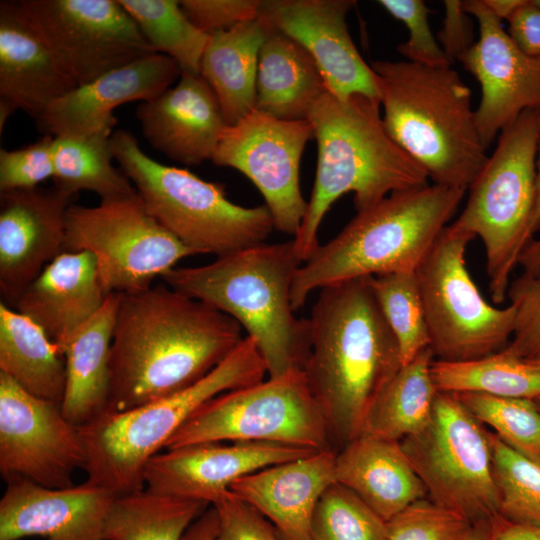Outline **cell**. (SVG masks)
Masks as SVG:
<instances>
[{
  "label": "cell",
  "instance_id": "1",
  "mask_svg": "<svg viewBox=\"0 0 540 540\" xmlns=\"http://www.w3.org/2000/svg\"><path fill=\"white\" fill-rule=\"evenodd\" d=\"M241 333L227 314L165 283L119 294L105 410L127 411L190 386L240 344Z\"/></svg>",
  "mask_w": 540,
  "mask_h": 540
},
{
  "label": "cell",
  "instance_id": "2",
  "mask_svg": "<svg viewBox=\"0 0 540 540\" xmlns=\"http://www.w3.org/2000/svg\"><path fill=\"white\" fill-rule=\"evenodd\" d=\"M303 371L343 446L362 434L366 417L403 366L399 347L371 286L360 277L319 290Z\"/></svg>",
  "mask_w": 540,
  "mask_h": 540
},
{
  "label": "cell",
  "instance_id": "3",
  "mask_svg": "<svg viewBox=\"0 0 540 540\" xmlns=\"http://www.w3.org/2000/svg\"><path fill=\"white\" fill-rule=\"evenodd\" d=\"M379 100L355 94L339 99L326 90L307 120L317 142L311 198L293 241L305 262L320 245L323 218L342 195L352 192L358 211L389 194L428 185L426 171L389 135Z\"/></svg>",
  "mask_w": 540,
  "mask_h": 540
},
{
  "label": "cell",
  "instance_id": "4",
  "mask_svg": "<svg viewBox=\"0 0 540 540\" xmlns=\"http://www.w3.org/2000/svg\"><path fill=\"white\" fill-rule=\"evenodd\" d=\"M302 263L291 239L265 242L201 266H175L161 279L237 321L256 343L269 377H279L303 370L309 353V319L295 315L291 300Z\"/></svg>",
  "mask_w": 540,
  "mask_h": 540
},
{
  "label": "cell",
  "instance_id": "5",
  "mask_svg": "<svg viewBox=\"0 0 540 540\" xmlns=\"http://www.w3.org/2000/svg\"><path fill=\"white\" fill-rule=\"evenodd\" d=\"M466 190L437 184L396 191L358 211L298 268L293 309L315 290L360 277L416 272L455 215Z\"/></svg>",
  "mask_w": 540,
  "mask_h": 540
},
{
  "label": "cell",
  "instance_id": "6",
  "mask_svg": "<svg viewBox=\"0 0 540 540\" xmlns=\"http://www.w3.org/2000/svg\"><path fill=\"white\" fill-rule=\"evenodd\" d=\"M383 122L391 138L433 184L467 190L488 156L471 107V93L451 65L371 63Z\"/></svg>",
  "mask_w": 540,
  "mask_h": 540
},
{
  "label": "cell",
  "instance_id": "7",
  "mask_svg": "<svg viewBox=\"0 0 540 540\" xmlns=\"http://www.w3.org/2000/svg\"><path fill=\"white\" fill-rule=\"evenodd\" d=\"M265 361L245 336L208 374L165 398L122 412L104 410L79 427L87 481L124 495L145 488L147 461L206 402L224 392L264 380Z\"/></svg>",
  "mask_w": 540,
  "mask_h": 540
},
{
  "label": "cell",
  "instance_id": "8",
  "mask_svg": "<svg viewBox=\"0 0 540 540\" xmlns=\"http://www.w3.org/2000/svg\"><path fill=\"white\" fill-rule=\"evenodd\" d=\"M110 146L150 214L195 255L219 257L256 246L275 229L266 206L235 204L222 185L155 161L131 132L114 131Z\"/></svg>",
  "mask_w": 540,
  "mask_h": 540
},
{
  "label": "cell",
  "instance_id": "9",
  "mask_svg": "<svg viewBox=\"0 0 540 540\" xmlns=\"http://www.w3.org/2000/svg\"><path fill=\"white\" fill-rule=\"evenodd\" d=\"M540 108L527 109L499 135L497 146L468 187L451 223L482 240L493 302L506 299L510 276L531 241Z\"/></svg>",
  "mask_w": 540,
  "mask_h": 540
},
{
  "label": "cell",
  "instance_id": "10",
  "mask_svg": "<svg viewBox=\"0 0 540 540\" xmlns=\"http://www.w3.org/2000/svg\"><path fill=\"white\" fill-rule=\"evenodd\" d=\"M325 414L302 369L224 392L201 406L164 449L219 442H262L330 449Z\"/></svg>",
  "mask_w": 540,
  "mask_h": 540
},
{
  "label": "cell",
  "instance_id": "11",
  "mask_svg": "<svg viewBox=\"0 0 540 540\" xmlns=\"http://www.w3.org/2000/svg\"><path fill=\"white\" fill-rule=\"evenodd\" d=\"M475 237L449 224L415 275L436 360L465 361L504 349L515 329L516 310L488 303L465 260Z\"/></svg>",
  "mask_w": 540,
  "mask_h": 540
},
{
  "label": "cell",
  "instance_id": "12",
  "mask_svg": "<svg viewBox=\"0 0 540 540\" xmlns=\"http://www.w3.org/2000/svg\"><path fill=\"white\" fill-rule=\"evenodd\" d=\"M399 443L427 499L472 524L499 514L488 432L455 394L438 391L427 425Z\"/></svg>",
  "mask_w": 540,
  "mask_h": 540
},
{
  "label": "cell",
  "instance_id": "13",
  "mask_svg": "<svg viewBox=\"0 0 540 540\" xmlns=\"http://www.w3.org/2000/svg\"><path fill=\"white\" fill-rule=\"evenodd\" d=\"M65 251L95 257L107 295L145 290L181 259L195 255L150 214L137 192L93 207L72 204Z\"/></svg>",
  "mask_w": 540,
  "mask_h": 540
},
{
  "label": "cell",
  "instance_id": "14",
  "mask_svg": "<svg viewBox=\"0 0 540 540\" xmlns=\"http://www.w3.org/2000/svg\"><path fill=\"white\" fill-rule=\"evenodd\" d=\"M77 86L156 53L118 0L20 1Z\"/></svg>",
  "mask_w": 540,
  "mask_h": 540
},
{
  "label": "cell",
  "instance_id": "15",
  "mask_svg": "<svg viewBox=\"0 0 540 540\" xmlns=\"http://www.w3.org/2000/svg\"><path fill=\"white\" fill-rule=\"evenodd\" d=\"M312 138L308 120H282L254 109L226 125L211 161L245 175L264 197L275 229L294 238L308 207L300 162Z\"/></svg>",
  "mask_w": 540,
  "mask_h": 540
},
{
  "label": "cell",
  "instance_id": "16",
  "mask_svg": "<svg viewBox=\"0 0 540 540\" xmlns=\"http://www.w3.org/2000/svg\"><path fill=\"white\" fill-rule=\"evenodd\" d=\"M86 452L79 427L61 406L38 398L0 372V473L48 488L73 486Z\"/></svg>",
  "mask_w": 540,
  "mask_h": 540
},
{
  "label": "cell",
  "instance_id": "17",
  "mask_svg": "<svg viewBox=\"0 0 540 540\" xmlns=\"http://www.w3.org/2000/svg\"><path fill=\"white\" fill-rule=\"evenodd\" d=\"M463 8L477 20L479 39L458 60L481 86L475 120L487 149L522 112L540 108V58L515 45L484 0L463 1Z\"/></svg>",
  "mask_w": 540,
  "mask_h": 540
},
{
  "label": "cell",
  "instance_id": "18",
  "mask_svg": "<svg viewBox=\"0 0 540 540\" xmlns=\"http://www.w3.org/2000/svg\"><path fill=\"white\" fill-rule=\"evenodd\" d=\"M354 4L351 0H264L258 19L295 40L312 56L335 97L360 94L380 101L376 74L348 31L346 16Z\"/></svg>",
  "mask_w": 540,
  "mask_h": 540
},
{
  "label": "cell",
  "instance_id": "19",
  "mask_svg": "<svg viewBox=\"0 0 540 540\" xmlns=\"http://www.w3.org/2000/svg\"><path fill=\"white\" fill-rule=\"evenodd\" d=\"M75 196L51 189L0 192L1 302L13 308L26 287L65 252L67 211Z\"/></svg>",
  "mask_w": 540,
  "mask_h": 540
},
{
  "label": "cell",
  "instance_id": "20",
  "mask_svg": "<svg viewBox=\"0 0 540 540\" xmlns=\"http://www.w3.org/2000/svg\"><path fill=\"white\" fill-rule=\"evenodd\" d=\"M313 450L262 442L204 443L165 449L143 471L150 491L213 504L239 478Z\"/></svg>",
  "mask_w": 540,
  "mask_h": 540
},
{
  "label": "cell",
  "instance_id": "21",
  "mask_svg": "<svg viewBox=\"0 0 540 540\" xmlns=\"http://www.w3.org/2000/svg\"><path fill=\"white\" fill-rule=\"evenodd\" d=\"M116 496L89 481L66 488H48L25 479L9 481L0 500V540L31 536L104 540Z\"/></svg>",
  "mask_w": 540,
  "mask_h": 540
},
{
  "label": "cell",
  "instance_id": "22",
  "mask_svg": "<svg viewBox=\"0 0 540 540\" xmlns=\"http://www.w3.org/2000/svg\"><path fill=\"white\" fill-rule=\"evenodd\" d=\"M180 66L170 57L153 53L97 79L75 87L51 103L36 121L45 135L112 134L117 123L113 110L140 100L148 101L181 76Z\"/></svg>",
  "mask_w": 540,
  "mask_h": 540
},
{
  "label": "cell",
  "instance_id": "23",
  "mask_svg": "<svg viewBox=\"0 0 540 540\" xmlns=\"http://www.w3.org/2000/svg\"><path fill=\"white\" fill-rule=\"evenodd\" d=\"M136 117L147 142L184 165L211 160L226 123L200 73L182 71L177 84L142 102Z\"/></svg>",
  "mask_w": 540,
  "mask_h": 540
},
{
  "label": "cell",
  "instance_id": "24",
  "mask_svg": "<svg viewBox=\"0 0 540 540\" xmlns=\"http://www.w3.org/2000/svg\"><path fill=\"white\" fill-rule=\"evenodd\" d=\"M77 87L27 18L20 1L0 3V131L21 109L35 120Z\"/></svg>",
  "mask_w": 540,
  "mask_h": 540
},
{
  "label": "cell",
  "instance_id": "25",
  "mask_svg": "<svg viewBox=\"0 0 540 540\" xmlns=\"http://www.w3.org/2000/svg\"><path fill=\"white\" fill-rule=\"evenodd\" d=\"M335 458L332 448L313 452L245 475L229 491L268 519L284 540H311L317 503L335 483Z\"/></svg>",
  "mask_w": 540,
  "mask_h": 540
},
{
  "label": "cell",
  "instance_id": "26",
  "mask_svg": "<svg viewBox=\"0 0 540 540\" xmlns=\"http://www.w3.org/2000/svg\"><path fill=\"white\" fill-rule=\"evenodd\" d=\"M105 293L95 257L63 252L26 287L13 309L37 324L63 351L103 306Z\"/></svg>",
  "mask_w": 540,
  "mask_h": 540
},
{
  "label": "cell",
  "instance_id": "27",
  "mask_svg": "<svg viewBox=\"0 0 540 540\" xmlns=\"http://www.w3.org/2000/svg\"><path fill=\"white\" fill-rule=\"evenodd\" d=\"M335 482L354 492L387 522L427 498L400 443L365 433L336 453Z\"/></svg>",
  "mask_w": 540,
  "mask_h": 540
},
{
  "label": "cell",
  "instance_id": "28",
  "mask_svg": "<svg viewBox=\"0 0 540 540\" xmlns=\"http://www.w3.org/2000/svg\"><path fill=\"white\" fill-rule=\"evenodd\" d=\"M119 294L110 293L100 310L70 339L63 351L66 385L61 410L80 427L107 408L110 349Z\"/></svg>",
  "mask_w": 540,
  "mask_h": 540
},
{
  "label": "cell",
  "instance_id": "29",
  "mask_svg": "<svg viewBox=\"0 0 540 540\" xmlns=\"http://www.w3.org/2000/svg\"><path fill=\"white\" fill-rule=\"evenodd\" d=\"M267 29L259 53L255 109L282 120H307L327 90L324 79L299 43Z\"/></svg>",
  "mask_w": 540,
  "mask_h": 540
},
{
  "label": "cell",
  "instance_id": "30",
  "mask_svg": "<svg viewBox=\"0 0 540 540\" xmlns=\"http://www.w3.org/2000/svg\"><path fill=\"white\" fill-rule=\"evenodd\" d=\"M267 30L257 17L210 35L200 74L213 90L226 125L255 109L259 53Z\"/></svg>",
  "mask_w": 540,
  "mask_h": 540
},
{
  "label": "cell",
  "instance_id": "31",
  "mask_svg": "<svg viewBox=\"0 0 540 540\" xmlns=\"http://www.w3.org/2000/svg\"><path fill=\"white\" fill-rule=\"evenodd\" d=\"M0 372L28 393L61 406L65 359L28 317L0 302Z\"/></svg>",
  "mask_w": 540,
  "mask_h": 540
},
{
  "label": "cell",
  "instance_id": "32",
  "mask_svg": "<svg viewBox=\"0 0 540 540\" xmlns=\"http://www.w3.org/2000/svg\"><path fill=\"white\" fill-rule=\"evenodd\" d=\"M434 359L427 348L400 368L370 409L362 434L399 442L427 425L438 393L431 374Z\"/></svg>",
  "mask_w": 540,
  "mask_h": 540
},
{
  "label": "cell",
  "instance_id": "33",
  "mask_svg": "<svg viewBox=\"0 0 540 540\" xmlns=\"http://www.w3.org/2000/svg\"><path fill=\"white\" fill-rule=\"evenodd\" d=\"M207 506L147 488L117 495L106 519L104 540H183Z\"/></svg>",
  "mask_w": 540,
  "mask_h": 540
},
{
  "label": "cell",
  "instance_id": "34",
  "mask_svg": "<svg viewBox=\"0 0 540 540\" xmlns=\"http://www.w3.org/2000/svg\"><path fill=\"white\" fill-rule=\"evenodd\" d=\"M431 374L439 392L531 400L540 397V370L506 348L472 360L434 359Z\"/></svg>",
  "mask_w": 540,
  "mask_h": 540
},
{
  "label": "cell",
  "instance_id": "35",
  "mask_svg": "<svg viewBox=\"0 0 540 540\" xmlns=\"http://www.w3.org/2000/svg\"><path fill=\"white\" fill-rule=\"evenodd\" d=\"M111 135L55 136L54 186L73 196L83 190L91 191L101 200L136 192L128 177L112 163Z\"/></svg>",
  "mask_w": 540,
  "mask_h": 540
},
{
  "label": "cell",
  "instance_id": "36",
  "mask_svg": "<svg viewBox=\"0 0 540 540\" xmlns=\"http://www.w3.org/2000/svg\"><path fill=\"white\" fill-rule=\"evenodd\" d=\"M156 53L173 59L181 71L200 73L210 35L199 30L176 0H118Z\"/></svg>",
  "mask_w": 540,
  "mask_h": 540
},
{
  "label": "cell",
  "instance_id": "37",
  "mask_svg": "<svg viewBox=\"0 0 540 540\" xmlns=\"http://www.w3.org/2000/svg\"><path fill=\"white\" fill-rule=\"evenodd\" d=\"M371 286L382 314L397 341L402 365L430 348L423 303L415 272L371 277Z\"/></svg>",
  "mask_w": 540,
  "mask_h": 540
},
{
  "label": "cell",
  "instance_id": "38",
  "mask_svg": "<svg viewBox=\"0 0 540 540\" xmlns=\"http://www.w3.org/2000/svg\"><path fill=\"white\" fill-rule=\"evenodd\" d=\"M499 514L504 518L540 527V463L508 446L488 432Z\"/></svg>",
  "mask_w": 540,
  "mask_h": 540
},
{
  "label": "cell",
  "instance_id": "39",
  "mask_svg": "<svg viewBox=\"0 0 540 540\" xmlns=\"http://www.w3.org/2000/svg\"><path fill=\"white\" fill-rule=\"evenodd\" d=\"M455 395L481 424L490 426L508 446L540 463V410L533 400L479 393Z\"/></svg>",
  "mask_w": 540,
  "mask_h": 540
},
{
  "label": "cell",
  "instance_id": "40",
  "mask_svg": "<svg viewBox=\"0 0 540 540\" xmlns=\"http://www.w3.org/2000/svg\"><path fill=\"white\" fill-rule=\"evenodd\" d=\"M388 525L360 497L335 482L322 494L311 522V540H387Z\"/></svg>",
  "mask_w": 540,
  "mask_h": 540
},
{
  "label": "cell",
  "instance_id": "41",
  "mask_svg": "<svg viewBox=\"0 0 540 540\" xmlns=\"http://www.w3.org/2000/svg\"><path fill=\"white\" fill-rule=\"evenodd\" d=\"M387 540H467L473 524L425 498L387 522Z\"/></svg>",
  "mask_w": 540,
  "mask_h": 540
},
{
  "label": "cell",
  "instance_id": "42",
  "mask_svg": "<svg viewBox=\"0 0 540 540\" xmlns=\"http://www.w3.org/2000/svg\"><path fill=\"white\" fill-rule=\"evenodd\" d=\"M507 296L516 310V321L505 348L523 360L540 358V273H522L509 284Z\"/></svg>",
  "mask_w": 540,
  "mask_h": 540
},
{
  "label": "cell",
  "instance_id": "43",
  "mask_svg": "<svg viewBox=\"0 0 540 540\" xmlns=\"http://www.w3.org/2000/svg\"><path fill=\"white\" fill-rule=\"evenodd\" d=\"M378 3L409 30V39L397 46L406 61L431 67L451 65L431 31L432 11L422 0H380Z\"/></svg>",
  "mask_w": 540,
  "mask_h": 540
},
{
  "label": "cell",
  "instance_id": "44",
  "mask_svg": "<svg viewBox=\"0 0 540 540\" xmlns=\"http://www.w3.org/2000/svg\"><path fill=\"white\" fill-rule=\"evenodd\" d=\"M53 136L19 149L0 150V192L31 189L54 176Z\"/></svg>",
  "mask_w": 540,
  "mask_h": 540
},
{
  "label": "cell",
  "instance_id": "45",
  "mask_svg": "<svg viewBox=\"0 0 540 540\" xmlns=\"http://www.w3.org/2000/svg\"><path fill=\"white\" fill-rule=\"evenodd\" d=\"M212 506L218 516L215 540H284L268 519L230 491Z\"/></svg>",
  "mask_w": 540,
  "mask_h": 540
},
{
  "label": "cell",
  "instance_id": "46",
  "mask_svg": "<svg viewBox=\"0 0 540 540\" xmlns=\"http://www.w3.org/2000/svg\"><path fill=\"white\" fill-rule=\"evenodd\" d=\"M180 6L189 20L211 35L258 17L259 0H182Z\"/></svg>",
  "mask_w": 540,
  "mask_h": 540
},
{
  "label": "cell",
  "instance_id": "47",
  "mask_svg": "<svg viewBox=\"0 0 540 540\" xmlns=\"http://www.w3.org/2000/svg\"><path fill=\"white\" fill-rule=\"evenodd\" d=\"M445 17L443 28L438 33L445 57L451 64L468 50L473 41L472 22L463 8V1H444Z\"/></svg>",
  "mask_w": 540,
  "mask_h": 540
},
{
  "label": "cell",
  "instance_id": "48",
  "mask_svg": "<svg viewBox=\"0 0 540 540\" xmlns=\"http://www.w3.org/2000/svg\"><path fill=\"white\" fill-rule=\"evenodd\" d=\"M507 33L527 56L540 58V9L532 0L523 4L508 19Z\"/></svg>",
  "mask_w": 540,
  "mask_h": 540
},
{
  "label": "cell",
  "instance_id": "49",
  "mask_svg": "<svg viewBox=\"0 0 540 540\" xmlns=\"http://www.w3.org/2000/svg\"><path fill=\"white\" fill-rule=\"evenodd\" d=\"M487 540H540V527L516 523L497 514L489 519Z\"/></svg>",
  "mask_w": 540,
  "mask_h": 540
},
{
  "label": "cell",
  "instance_id": "50",
  "mask_svg": "<svg viewBox=\"0 0 540 540\" xmlns=\"http://www.w3.org/2000/svg\"><path fill=\"white\" fill-rule=\"evenodd\" d=\"M218 532V516L212 506L206 509L189 527L183 540H215Z\"/></svg>",
  "mask_w": 540,
  "mask_h": 540
},
{
  "label": "cell",
  "instance_id": "51",
  "mask_svg": "<svg viewBox=\"0 0 540 540\" xmlns=\"http://www.w3.org/2000/svg\"><path fill=\"white\" fill-rule=\"evenodd\" d=\"M518 264L523 273L537 275L540 273V239H532L521 252Z\"/></svg>",
  "mask_w": 540,
  "mask_h": 540
},
{
  "label": "cell",
  "instance_id": "52",
  "mask_svg": "<svg viewBox=\"0 0 540 540\" xmlns=\"http://www.w3.org/2000/svg\"><path fill=\"white\" fill-rule=\"evenodd\" d=\"M540 230V132L537 144L536 154V177H535V199L533 212L528 228V236L530 240L534 239L533 235Z\"/></svg>",
  "mask_w": 540,
  "mask_h": 540
},
{
  "label": "cell",
  "instance_id": "53",
  "mask_svg": "<svg viewBox=\"0 0 540 540\" xmlns=\"http://www.w3.org/2000/svg\"><path fill=\"white\" fill-rule=\"evenodd\" d=\"M484 2L499 19L508 20L524 0H484Z\"/></svg>",
  "mask_w": 540,
  "mask_h": 540
},
{
  "label": "cell",
  "instance_id": "54",
  "mask_svg": "<svg viewBox=\"0 0 540 540\" xmlns=\"http://www.w3.org/2000/svg\"><path fill=\"white\" fill-rule=\"evenodd\" d=\"M489 520L473 524V528L467 540H487Z\"/></svg>",
  "mask_w": 540,
  "mask_h": 540
},
{
  "label": "cell",
  "instance_id": "55",
  "mask_svg": "<svg viewBox=\"0 0 540 540\" xmlns=\"http://www.w3.org/2000/svg\"><path fill=\"white\" fill-rule=\"evenodd\" d=\"M525 361H527L530 365L540 370V358L532 359V360H525Z\"/></svg>",
  "mask_w": 540,
  "mask_h": 540
},
{
  "label": "cell",
  "instance_id": "56",
  "mask_svg": "<svg viewBox=\"0 0 540 540\" xmlns=\"http://www.w3.org/2000/svg\"><path fill=\"white\" fill-rule=\"evenodd\" d=\"M533 402L535 403L536 407L540 410V397L534 399Z\"/></svg>",
  "mask_w": 540,
  "mask_h": 540
},
{
  "label": "cell",
  "instance_id": "57",
  "mask_svg": "<svg viewBox=\"0 0 540 540\" xmlns=\"http://www.w3.org/2000/svg\"><path fill=\"white\" fill-rule=\"evenodd\" d=\"M532 2L540 9V0H532Z\"/></svg>",
  "mask_w": 540,
  "mask_h": 540
}]
</instances>
